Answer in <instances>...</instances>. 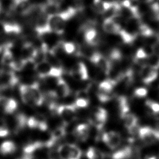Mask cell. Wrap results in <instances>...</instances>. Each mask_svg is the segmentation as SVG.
<instances>
[{
  "label": "cell",
  "instance_id": "obj_1",
  "mask_svg": "<svg viewBox=\"0 0 159 159\" xmlns=\"http://www.w3.org/2000/svg\"><path fill=\"white\" fill-rule=\"evenodd\" d=\"M56 113L66 125L73 122L77 117L76 107L74 104L58 105L57 107Z\"/></svg>",
  "mask_w": 159,
  "mask_h": 159
},
{
  "label": "cell",
  "instance_id": "obj_2",
  "mask_svg": "<svg viewBox=\"0 0 159 159\" xmlns=\"http://www.w3.org/2000/svg\"><path fill=\"white\" fill-rule=\"evenodd\" d=\"M60 159H80L82 155L81 149L76 145L64 143L58 148Z\"/></svg>",
  "mask_w": 159,
  "mask_h": 159
},
{
  "label": "cell",
  "instance_id": "obj_3",
  "mask_svg": "<svg viewBox=\"0 0 159 159\" xmlns=\"http://www.w3.org/2000/svg\"><path fill=\"white\" fill-rule=\"evenodd\" d=\"M99 70L108 75L111 69V63L107 57L101 53L99 52H96L89 60Z\"/></svg>",
  "mask_w": 159,
  "mask_h": 159
},
{
  "label": "cell",
  "instance_id": "obj_4",
  "mask_svg": "<svg viewBox=\"0 0 159 159\" xmlns=\"http://www.w3.org/2000/svg\"><path fill=\"white\" fill-rule=\"evenodd\" d=\"M138 137L146 145H151L158 142L157 129H153L148 126L140 127Z\"/></svg>",
  "mask_w": 159,
  "mask_h": 159
},
{
  "label": "cell",
  "instance_id": "obj_5",
  "mask_svg": "<svg viewBox=\"0 0 159 159\" xmlns=\"http://www.w3.org/2000/svg\"><path fill=\"white\" fill-rule=\"evenodd\" d=\"M19 81L14 72L9 70H0V89L14 87Z\"/></svg>",
  "mask_w": 159,
  "mask_h": 159
},
{
  "label": "cell",
  "instance_id": "obj_6",
  "mask_svg": "<svg viewBox=\"0 0 159 159\" xmlns=\"http://www.w3.org/2000/svg\"><path fill=\"white\" fill-rule=\"evenodd\" d=\"M102 141L111 149H116L122 143L121 135L116 131L104 132L101 135Z\"/></svg>",
  "mask_w": 159,
  "mask_h": 159
},
{
  "label": "cell",
  "instance_id": "obj_7",
  "mask_svg": "<svg viewBox=\"0 0 159 159\" xmlns=\"http://www.w3.org/2000/svg\"><path fill=\"white\" fill-rule=\"evenodd\" d=\"M141 81L145 84H150L153 83L158 78V69L145 65L142 67L139 73Z\"/></svg>",
  "mask_w": 159,
  "mask_h": 159
},
{
  "label": "cell",
  "instance_id": "obj_8",
  "mask_svg": "<svg viewBox=\"0 0 159 159\" xmlns=\"http://www.w3.org/2000/svg\"><path fill=\"white\" fill-rule=\"evenodd\" d=\"M91 127L86 123H81L77 125L73 132L74 137L81 142L86 141L90 135Z\"/></svg>",
  "mask_w": 159,
  "mask_h": 159
},
{
  "label": "cell",
  "instance_id": "obj_9",
  "mask_svg": "<svg viewBox=\"0 0 159 159\" xmlns=\"http://www.w3.org/2000/svg\"><path fill=\"white\" fill-rule=\"evenodd\" d=\"M0 108L6 114H11L17 109V103L13 98L1 96H0Z\"/></svg>",
  "mask_w": 159,
  "mask_h": 159
},
{
  "label": "cell",
  "instance_id": "obj_10",
  "mask_svg": "<svg viewBox=\"0 0 159 159\" xmlns=\"http://www.w3.org/2000/svg\"><path fill=\"white\" fill-rule=\"evenodd\" d=\"M53 66L46 60L35 63L34 71L38 77L41 79L51 76Z\"/></svg>",
  "mask_w": 159,
  "mask_h": 159
},
{
  "label": "cell",
  "instance_id": "obj_11",
  "mask_svg": "<svg viewBox=\"0 0 159 159\" xmlns=\"http://www.w3.org/2000/svg\"><path fill=\"white\" fill-rule=\"evenodd\" d=\"M55 91L58 98H64L71 93V89L67 82L61 76L58 79Z\"/></svg>",
  "mask_w": 159,
  "mask_h": 159
},
{
  "label": "cell",
  "instance_id": "obj_12",
  "mask_svg": "<svg viewBox=\"0 0 159 159\" xmlns=\"http://www.w3.org/2000/svg\"><path fill=\"white\" fill-rule=\"evenodd\" d=\"M135 150L131 146H125L114 152L111 156V159H132Z\"/></svg>",
  "mask_w": 159,
  "mask_h": 159
},
{
  "label": "cell",
  "instance_id": "obj_13",
  "mask_svg": "<svg viewBox=\"0 0 159 159\" xmlns=\"http://www.w3.org/2000/svg\"><path fill=\"white\" fill-rule=\"evenodd\" d=\"M102 28L104 32L114 35L119 34L122 29L120 25L116 23L112 19H105L102 24Z\"/></svg>",
  "mask_w": 159,
  "mask_h": 159
},
{
  "label": "cell",
  "instance_id": "obj_14",
  "mask_svg": "<svg viewBox=\"0 0 159 159\" xmlns=\"http://www.w3.org/2000/svg\"><path fill=\"white\" fill-rule=\"evenodd\" d=\"M11 44L6 45L2 55L1 62L3 65L9 66V68H12L16 60L14 59V56L11 49Z\"/></svg>",
  "mask_w": 159,
  "mask_h": 159
},
{
  "label": "cell",
  "instance_id": "obj_15",
  "mask_svg": "<svg viewBox=\"0 0 159 159\" xmlns=\"http://www.w3.org/2000/svg\"><path fill=\"white\" fill-rule=\"evenodd\" d=\"M121 119L123 120L124 127L127 130L138 125V118L136 115L130 112L124 115Z\"/></svg>",
  "mask_w": 159,
  "mask_h": 159
},
{
  "label": "cell",
  "instance_id": "obj_16",
  "mask_svg": "<svg viewBox=\"0 0 159 159\" xmlns=\"http://www.w3.org/2000/svg\"><path fill=\"white\" fill-rule=\"evenodd\" d=\"M16 150V144L11 141H5L0 146V152L4 155L13 153Z\"/></svg>",
  "mask_w": 159,
  "mask_h": 159
},
{
  "label": "cell",
  "instance_id": "obj_17",
  "mask_svg": "<svg viewBox=\"0 0 159 159\" xmlns=\"http://www.w3.org/2000/svg\"><path fill=\"white\" fill-rule=\"evenodd\" d=\"M86 155L88 159H104L106 157L104 153L94 147H89Z\"/></svg>",
  "mask_w": 159,
  "mask_h": 159
},
{
  "label": "cell",
  "instance_id": "obj_18",
  "mask_svg": "<svg viewBox=\"0 0 159 159\" xmlns=\"http://www.w3.org/2000/svg\"><path fill=\"white\" fill-rule=\"evenodd\" d=\"M145 107L147 109V111L150 113L155 115L159 114V103L152 100L147 99L144 102Z\"/></svg>",
  "mask_w": 159,
  "mask_h": 159
},
{
  "label": "cell",
  "instance_id": "obj_19",
  "mask_svg": "<svg viewBox=\"0 0 159 159\" xmlns=\"http://www.w3.org/2000/svg\"><path fill=\"white\" fill-rule=\"evenodd\" d=\"M62 45H63V48L65 52L67 55L74 54L76 49V46L75 42H73L70 41H66V42L63 41Z\"/></svg>",
  "mask_w": 159,
  "mask_h": 159
},
{
  "label": "cell",
  "instance_id": "obj_20",
  "mask_svg": "<svg viewBox=\"0 0 159 159\" xmlns=\"http://www.w3.org/2000/svg\"><path fill=\"white\" fill-rule=\"evenodd\" d=\"M148 91L146 88L138 87L134 90L133 96L139 99H142L147 96Z\"/></svg>",
  "mask_w": 159,
  "mask_h": 159
},
{
  "label": "cell",
  "instance_id": "obj_21",
  "mask_svg": "<svg viewBox=\"0 0 159 159\" xmlns=\"http://www.w3.org/2000/svg\"><path fill=\"white\" fill-rule=\"evenodd\" d=\"M9 133V130L6 120L0 119V137H5Z\"/></svg>",
  "mask_w": 159,
  "mask_h": 159
},
{
  "label": "cell",
  "instance_id": "obj_22",
  "mask_svg": "<svg viewBox=\"0 0 159 159\" xmlns=\"http://www.w3.org/2000/svg\"><path fill=\"white\" fill-rule=\"evenodd\" d=\"M89 104V99H83V98H76L74 105L76 108H80V109H83V108H86Z\"/></svg>",
  "mask_w": 159,
  "mask_h": 159
},
{
  "label": "cell",
  "instance_id": "obj_23",
  "mask_svg": "<svg viewBox=\"0 0 159 159\" xmlns=\"http://www.w3.org/2000/svg\"><path fill=\"white\" fill-rule=\"evenodd\" d=\"M148 57L147 55L145 53V51L142 48V47L139 48L137 49L134 57H133L134 59H139V60H144L147 59Z\"/></svg>",
  "mask_w": 159,
  "mask_h": 159
},
{
  "label": "cell",
  "instance_id": "obj_24",
  "mask_svg": "<svg viewBox=\"0 0 159 159\" xmlns=\"http://www.w3.org/2000/svg\"><path fill=\"white\" fill-rule=\"evenodd\" d=\"M63 1V0H47V3L56 5L60 7Z\"/></svg>",
  "mask_w": 159,
  "mask_h": 159
},
{
  "label": "cell",
  "instance_id": "obj_25",
  "mask_svg": "<svg viewBox=\"0 0 159 159\" xmlns=\"http://www.w3.org/2000/svg\"><path fill=\"white\" fill-rule=\"evenodd\" d=\"M22 159H39L37 157H36L35 155H25L24 158Z\"/></svg>",
  "mask_w": 159,
  "mask_h": 159
},
{
  "label": "cell",
  "instance_id": "obj_26",
  "mask_svg": "<svg viewBox=\"0 0 159 159\" xmlns=\"http://www.w3.org/2000/svg\"><path fill=\"white\" fill-rule=\"evenodd\" d=\"M1 7H2V6H1V1H0V12L1 11Z\"/></svg>",
  "mask_w": 159,
  "mask_h": 159
},
{
  "label": "cell",
  "instance_id": "obj_27",
  "mask_svg": "<svg viewBox=\"0 0 159 159\" xmlns=\"http://www.w3.org/2000/svg\"><path fill=\"white\" fill-rule=\"evenodd\" d=\"M75 1H81L82 0H75Z\"/></svg>",
  "mask_w": 159,
  "mask_h": 159
},
{
  "label": "cell",
  "instance_id": "obj_28",
  "mask_svg": "<svg viewBox=\"0 0 159 159\" xmlns=\"http://www.w3.org/2000/svg\"><path fill=\"white\" fill-rule=\"evenodd\" d=\"M1 47H0V52H1Z\"/></svg>",
  "mask_w": 159,
  "mask_h": 159
}]
</instances>
